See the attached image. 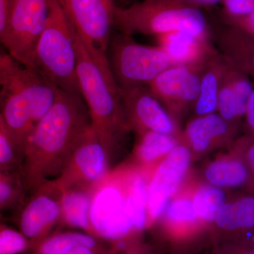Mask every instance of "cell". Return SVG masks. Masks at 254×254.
<instances>
[{
	"mask_svg": "<svg viewBox=\"0 0 254 254\" xmlns=\"http://www.w3.org/2000/svg\"><path fill=\"white\" fill-rule=\"evenodd\" d=\"M91 126L83 98L59 90L23 150L19 174L26 195L59 180L78 138Z\"/></svg>",
	"mask_w": 254,
	"mask_h": 254,
	"instance_id": "obj_1",
	"label": "cell"
},
{
	"mask_svg": "<svg viewBox=\"0 0 254 254\" xmlns=\"http://www.w3.org/2000/svg\"><path fill=\"white\" fill-rule=\"evenodd\" d=\"M74 36L80 91L92 127L108 151L115 136L125 127L120 87L106 53L87 46L75 31Z\"/></svg>",
	"mask_w": 254,
	"mask_h": 254,
	"instance_id": "obj_2",
	"label": "cell"
},
{
	"mask_svg": "<svg viewBox=\"0 0 254 254\" xmlns=\"http://www.w3.org/2000/svg\"><path fill=\"white\" fill-rule=\"evenodd\" d=\"M59 90L35 68L13 60L1 91L0 113L21 155L35 127L54 104Z\"/></svg>",
	"mask_w": 254,
	"mask_h": 254,
	"instance_id": "obj_3",
	"label": "cell"
},
{
	"mask_svg": "<svg viewBox=\"0 0 254 254\" xmlns=\"http://www.w3.org/2000/svg\"><path fill=\"white\" fill-rule=\"evenodd\" d=\"M33 68L61 91L82 98L74 31L59 0H50L46 23L35 48Z\"/></svg>",
	"mask_w": 254,
	"mask_h": 254,
	"instance_id": "obj_4",
	"label": "cell"
},
{
	"mask_svg": "<svg viewBox=\"0 0 254 254\" xmlns=\"http://www.w3.org/2000/svg\"><path fill=\"white\" fill-rule=\"evenodd\" d=\"M114 25L122 34L158 37L173 31H185L209 38L208 23L198 8L175 0H143L127 6H116Z\"/></svg>",
	"mask_w": 254,
	"mask_h": 254,
	"instance_id": "obj_5",
	"label": "cell"
},
{
	"mask_svg": "<svg viewBox=\"0 0 254 254\" xmlns=\"http://www.w3.org/2000/svg\"><path fill=\"white\" fill-rule=\"evenodd\" d=\"M108 50L110 66L120 88L148 86L171 66L160 47L143 46L127 35L110 41Z\"/></svg>",
	"mask_w": 254,
	"mask_h": 254,
	"instance_id": "obj_6",
	"label": "cell"
},
{
	"mask_svg": "<svg viewBox=\"0 0 254 254\" xmlns=\"http://www.w3.org/2000/svg\"><path fill=\"white\" fill-rule=\"evenodd\" d=\"M50 0H13L0 41L16 63L33 68L37 42L46 25Z\"/></svg>",
	"mask_w": 254,
	"mask_h": 254,
	"instance_id": "obj_7",
	"label": "cell"
},
{
	"mask_svg": "<svg viewBox=\"0 0 254 254\" xmlns=\"http://www.w3.org/2000/svg\"><path fill=\"white\" fill-rule=\"evenodd\" d=\"M73 29L87 46L106 53L116 5L109 0H59Z\"/></svg>",
	"mask_w": 254,
	"mask_h": 254,
	"instance_id": "obj_8",
	"label": "cell"
},
{
	"mask_svg": "<svg viewBox=\"0 0 254 254\" xmlns=\"http://www.w3.org/2000/svg\"><path fill=\"white\" fill-rule=\"evenodd\" d=\"M107 158L108 151L91 125L78 138L64 171L56 182L63 190H93L105 176Z\"/></svg>",
	"mask_w": 254,
	"mask_h": 254,
	"instance_id": "obj_9",
	"label": "cell"
},
{
	"mask_svg": "<svg viewBox=\"0 0 254 254\" xmlns=\"http://www.w3.org/2000/svg\"><path fill=\"white\" fill-rule=\"evenodd\" d=\"M63 190L57 182L29 194L20 205L18 230L26 237L31 250L48 236L52 227L61 220Z\"/></svg>",
	"mask_w": 254,
	"mask_h": 254,
	"instance_id": "obj_10",
	"label": "cell"
},
{
	"mask_svg": "<svg viewBox=\"0 0 254 254\" xmlns=\"http://www.w3.org/2000/svg\"><path fill=\"white\" fill-rule=\"evenodd\" d=\"M89 218L92 235L103 240H121L133 228L126 199L110 185L98 183L93 189Z\"/></svg>",
	"mask_w": 254,
	"mask_h": 254,
	"instance_id": "obj_11",
	"label": "cell"
},
{
	"mask_svg": "<svg viewBox=\"0 0 254 254\" xmlns=\"http://www.w3.org/2000/svg\"><path fill=\"white\" fill-rule=\"evenodd\" d=\"M200 66H170L148 85L158 100L170 108L180 110L195 103L199 93Z\"/></svg>",
	"mask_w": 254,
	"mask_h": 254,
	"instance_id": "obj_12",
	"label": "cell"
},
{
	"mask_svg": "<svg viewBox=\"0 0 254 254\" xmlns=\"http://www.w3.org/2000/svg\"><path fill=\"white\" fill-rule=\"evenodd\" d=\"M125 115L133 125L148 131L170 135L176 131L173 120L147 86L120 88Z\"/></svg>",
	"mask_w": 254,
	"mask_h": 254,
	"instance_id": "obj_13",
	"label": "cell"
},
{
	"mask_svg": "<svg viewBox=\"0 0 254 254\" xmlns=\"http://www.w3.org/2000/svg\"><path fill=\"white\" fill-rule=\"evenodd\" d=\"M190 158L188 148L179 145L160 164L148 190L147 205L153 218L163 213L169 198L180 186L190 165Z\"/></svg>",
	"mask_w": 254,
	"mask_h": 254,
	"instance_id": "obj_14",
	"label": "cell"
},
{
	"mask_svg": "<svg viewBox=\"0 0 254 254\" xmlns=\"http://www.w3.org/2000/svg\"><path fill=\"white\" fill-rule=\"evenodd\" d=\"M156 38L158 46L168 56L171 66H200L218 51L209 38L187 32H170Z\"/></svg>",
	"mask_w": 254,
	"mask_h": 254,
	"instance_id": "obj_15",
	"label": "cell"
},
{
	"mask_svg": "<svg viewBox=\"0 0 254 254\" xmlns=\"http://www.w3.org/2000/svg\"><path fill=\"white\" fill-rule=\"evenodd\" d=\"M254 89L252 79L229 64L219 91L218 110L220 116L231 123L245 115Z\"/></svg>",
	"mask_w": 254,
	"mask_h": 254,
	"instance_id": "obj_16",
	"label": "cell"
},
{
	"mask_svg": "<svg viewBox=\"0 0 254 254\" xmlns=\"http://www.w3.org/2000/svg\"><path fill=\"white\" fill-rule=\"evenodd\" d=\"M219 52L232 66L254 80V38L227 24L216 34Z\"/></svg>",
	"mask_w": 254,
	"mask_h": 254,
	"instance_id": "obj_17",
	"label": "cell"
},
{
	"mask_svg": "<svg viewBox=\"0 0 254 254\" xmlns=\"http://www.w3.org/2000/svg\"><path fill=\"white\" fill-rule=\"evenodd\" d=\"M228 66L229 63L218 50L205 64L200 73L199 93L195 103V113L198 115H209L218 109L219 91Z\"/></svg>",
	"mask_w": 254,
	"mask_h": 254,
	"instance_id": "obj_18",
	"label": "cell"
},
{
	"mask_svg": "<svg viewBox=\"0 0 254 254\" xmlns=\"http://www.w3.org/2000/svg\"><path fill=\"white\" fill-rule=\"evenodd\" d=\"M229 123L215 114L203 115L190 122L187 128V138L193 149L203 151L214 141L230 136L233 129Z\"/></svg>",
	"mask_w": 254,
	"mask_h": 254,
	"instance_id": "obj_19",
	"label": "cell"
},
{
	"mask_svg": "<svg viewBox=\"0 0 254 254\" xmlns=\"http://www.w3.org/2000/svg\"><path fill=\"white\" fill-rule=\"evenodd\" d=\"M92 194L93 190L86 189L63 190L61 220L68 226L91 234L89 215Z\"/></svg>",
	"mask_w": 254,
	"mask_h": 254,
	"instance_id": "obj_20",
	"label": "cell"
},
{
	"mask_svg": "<svg viewBox=\"0 0 254 254\" xmlns=\"http://www.w3.org/2000/svg\"><path fill=\"white\" fill-rule=\"evenodd\" d=\"M86 247L99 248L98 238L87 232H66L50 235L31 249L33 254H66Z\"/></svg>",
	"mask_w": 254,
	"mask_h": 254,
	"instance_id": "obj_21",
	"label": "cell"
},
{
	"mask_svg": "<svg viewBox=\"0 0 254 254\" xmlns=\"http://www.w3.org/2000/svg\"><path fill=\"white\" fill-rule=\"evenodd\" d=\"M217 225L227 231L254 227V198L245 197L225 203L217 214Z\"/></svg>",
	"mask_w": 254,
	"mask_h": 254,
	"instance_id": "obj_22",
	"label": "cell"
},
{
	"mask_svg": "<svg viewBox=\"0 0 254 254\" xmlns=\"http://www.w3.org/2000/svg\"><path fill=\"white\" fill-rule=\"evenodd\" d=\"M209 182L217 187H235L245 184L249 178L247 166L239 159L219 160L210 164L205 171Z\"/></svg>",
	"mask_w": 254,
	"mask_h": 254,
	"instance_id": "obj_23",
	"label": "cell"
},
{
	"mask_svg": "<svg viewBox=\"0 0 254 254\" xmlns=\"http://www.w3.org/2000/svg\"><path fill=\"white\" fill-rule=\"evenodd\" d=\"M26 196L19 173L0 168V215L4 210L20 206Z\"/></svg>",
	"mask_w": 254,
	"mask_h": 254,
	"instance_id": "obj_24",
	"label": "cell"
},
{
	"mask_svg": "<svg viewBox=\"0 0 254 254\" xmlns=\"http://www.w3.org/2000/svg\"><path fill=\"white\" fill-rule=\"evenodd\" d=\"M148 194V190L144 179L137 177L132 183L129 193L126 198L127 213L133 228L137 230H141L145 225Z\"/></svg>",
	"mask_w": 254,
	"mask_h": 254,
	"instance_id": "obj_25",
	"label": "cell"
},
{
	"mask_svg": "<svg viewBox=\"0 0 254 254\" xmlns=\"http://www.w3.org/2000/svg\"><path fill=\"white\" fill-rule=\"evenodd\" d=\"M176 146V140L170 135L158 132H145L138 147V156L145 162L170 153Z\"/></svg>",
	"mask_w": 254,
	"mask_h": 254,
	"instance_id": "obj_26",
	"label": "cell"
},
{
	"mask_svg": "<svg viewBox=\"0 0 254 254\" xmlns=\"http://www.w3.org/2000/svg\"><path fill=\"white\" fill-rule=\"evenodd\" d=\"M225 194L213 187H201L195 194L193 205L197 215L207 220H213L225 204Z\"/></svg>",
	"mask_w": 254,
	"mask_h": 254,
	"instance_id": "obj_27",
	"label": "cell"
},
{
	"mask_svg": "<svg viewBox=\"0 0 254 254\" xmlns=\"http://www.w3.org/2000/svg\"><path fill=\"white\" fill-rule=\"evenodd\" d=\"M21 155L12 141L0 113V168L19 173Z\"/></svg>",
	"mask_w": 254,
	"mask_h": 254,
	"instance_id": "obj_28",
	"label": "cell"
},
{
	"mask_svg": "<svg viewBox=\"0 0 254 254\" xmlns=\"http://www.w3.org/2000/svg\"><path fill=\"white\" fill-rule=\"evenodd\" d=\"M30 250V242L19 230L0 223V254H23Z\"/></svg>",
	"mask_w": 254,
	"mask_h": 254,
	"instance_id": "obj_29",
	"label": "cell"
},
{
	"mask_svg": "<svg viewBox=\"0 0 254 254\" xmlns=\"http://www.w3.org/2000/svg\"><path fill=\"white\" fill-rule=\"evenodd\" d=\"M168 218L176 222H192L197 218L193 203L190 200H179L173 202L168 209Z\"/></svg>",
	"mask_w": 254,
	"mask_h": 254,
	"instance_id": "obj_30",
	"label": "cell"
},
{
	"mask_svg": "<svg viewBox=\"0 0 254 254\" xmlns=\"http://www.w3.org/2000/svg\"><path fill=\"white\" fill-rule=\"evenodd\" d=\"M225 18L245 17L254 12V0H222Z\"/></svg>",
	"mask_w": 254,
	"mask_h": 254,
	"instance_id": "obj_31",
	"label": "cell"
},
{
	"mask_svg": "<svg viewBox=\"0 0 254 254\" xmlns=\"http://www.w3.org/2000/svg\"><path fill=\"white\" fill-rule=\"evenodd\" d=\"M227 24L235 26L254 38V12L245 17L225 18Z\"/></svg>",
	"mask_w": 254,
	"mask_h": 254,
	"instance_id": "obj_32",
	"label": "cell"
},
{
	"mask_svg": "<svg viewBox=\"0 0 254 254\" xmlns=\"http://www.w3.org/2000/svg\"><path fill=\"white\" fill-rule=\"evenodd\" d=\"M13 0H0V39L4 34Z\"/></svg>",
	"mask_w": 254,
	"mask_h": 254,
	"instance_id": "obj_33",
	"label": "cell"
},
{
	"mask_svg": "<svg viewBox=\"0 0 254 254\" xmlns=\"http://www.w3.org/2000/svg\"><path fill=\"white\" fill-rule=\"evenodd\" d=\"M12 61L13 59L9 55L0 53V100H1V91L4 86L5 80Z\"/></svg>",
	"mask_w": 254,
	"mask_h": 254,
	"instance_id": "obj_34",
	"label": "cell"
},
{
	"mask_svg": "<svg viewBox=\"0 0 254 254\" xmlns=\"http://www.w3.org/2000/svg\"><path fill=\"white\" fill-rule=\"evenodd\" d=\"M245 115L248 126L254 133V89L249 100Z\"/></svg>",
	"mask_w": 254,
	"mask_h": 254,
	"instance_id": "obj_35",
	"label": "cell"
},
{
	"mask_svg": "<svg viewBox=\"0 0 254 254\" xmlns=\"http://www.w3.org/2000/svg\"><path fill=\"white\" fill-rule=\"evenodd\" d=\"M190 6L198 8L199 6H214L221 2L222 0H175Z\"/></svg>",
	"mask_w": 254,
	"mask_h": 254,
	"instance_id": "obj_36",
	"label": "cell"
},
{
	"mask_svg": "<svg viewBox=\"0 0 254 254\" xmlns=\"http://www.w3.org/2000/svg\"><path fill=\"white\" fill-rule=\"evenodd\" d=\"M66 254H103L101 249L91 248V247H81L74 249Z\"/></svg>",
	"mask_w": 254,
	"mask_h": 254,
	"instance_id": "obj_37",
	"label": "cell"
},
{
	"mask_svg": "<svg viewBox=\"0 0 254 254\" xmlns=\"http://www.w3.org/2000/svg\"><path fill=\"white\" fill-rule=\"evenodd\" d=\"M247 158L248 159L249 165L254 175V138L250 139L249 143L247 150Z\"/></svg>",
	"mask_w": 254,
	"mask_h": 254,
	"instance_id": "obj_38",
	"label": "cell"
},
{
	"mask_svg": "<svg viewBox=\"0 0 254 254\" xmlns=\"http://www.w3.org/2000/svg\"><path fill=\"white\" fill-rule=\"evenodd\" d=\"M243 254H254V250L249 251V252H245Z\"/></svg>",
	"mask_w": 254,
	"mask_h": 254,
	"instance_id": "obj_39",
	"label": "cell"
},
{
	"mask_svg": "<svg viewBox=\"0 0 254 254\" xmlns=\"http://www.w3.org/2000/svg\"><path fill=\"white\" fill-rule=\"evenodd\" d=\"M1 218H2V216H0V220H1Z\"/></svg>",
	"mask_w": 254,
	"mask_h": 254,
	"instance_id": "obj_40",
	"label": "cell"
},
{
	"mask_svg": "<svg viewBox=\"0 0 254 254\" xmlns=\"http://www.w3.org/2000/svg\"><path fill=\"white\" fill-rule=\"evenodd\" d=\"M109 1H114V0H109Z\"/></svg>",
	"mask_w": 254,
	"mask_h": 254,
	"instance_id": "obj_41",
	"label": "cell"
},
{
	"mask_svg": "<svg viewBox=\"0 0 254 254\" xmlns=\"http://www.w3.org/2000/svg\"></svg>",
	"mask_w": 254,
	"mask_h": 254,
	"instance_id": "obj_42",
	"label": "cell"
},
{
	"mask_svg": "<svg viewBox=\"0 0 254 254\" xmlns=\"http://www.w3.org/2000/svg\"><path fill=\"white\" fill-rule=\"evenodd\" d=\"M0 216H1V215H0Z\"/></svg>",
	"mask_w": 254,
	"mask_h": 254,
	"instance_id": "obj_43",
	"label": "cell"
}]
</instances>
